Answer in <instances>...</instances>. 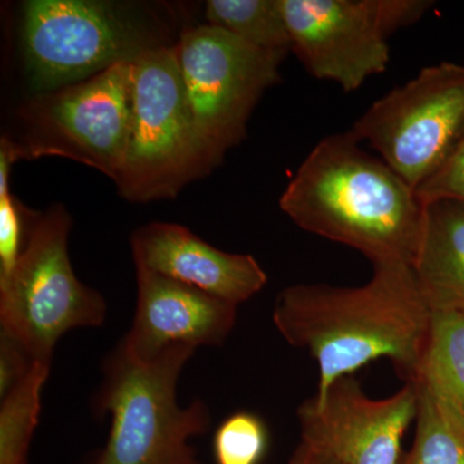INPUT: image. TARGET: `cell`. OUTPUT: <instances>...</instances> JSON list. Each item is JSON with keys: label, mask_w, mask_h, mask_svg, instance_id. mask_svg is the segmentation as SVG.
I'll return each mask as SVG.
<instances>
[{"label": "cell", "mask_w": 464, "mask_h": 464, "mask_svg": "<svg viewBox=\"0 0 464 464\" xmlns=\"http://www.w3.org/2000/svg\"><path fill=\"white\" fill-rule=\"evenodd\" d=\"M362 286L329 284L288 286L275 301V326L290 346L306 351L319 366L315 393L380 359L413 382L429 340L432 311L411 265H373Z\"/></svg>", "instance_id": "cell-1"}, {"label": "cell", "mask_w": 464, "mask_h": 464, "mask_svg": "<svg viewBox=\"0 0 464 464\" xmlns=\"http://www.w3.org/2000/svg\"><path fill=\"white\" fill-rule=\"evenodd\" d=\"M35 360L14 338L0 333V399L29 373Z\"/></svg>", "instance_id": "cell-22"}, {"label": "cell", "mask_w": 464, "mask_h": 464, "mask_svg": "<svg viewBox=\"0 0 464 464\" xmlns=\"http://www.w3.org/2000/svg\"><path fill=\"white\" fill-rule=\"evenodd\" d=\"M206 20L208 25L283 60L292 51L280 0H209Z\"/></svg>", "instance_id": "cell-16"}, {"label": "cell", "mask_w": 464, "mask_h": 464, "mask_svg": "<svg viewBox=\"0 0 464 464\" xmlns=\"http://www.w3.org/2000/svg\"><path fill=\"white\" fill-rule=\"evenodd\" d=\"M51 362L35 360L29 373L2 399L0 464H29V448L41 413L42 391Z\"/></svg>", "instance_id": "cell-18"}, {"label": "cell", "mask_w": 464, "mask_h": 464, "mask_svg": "<svg viewBox=\"0 0 464 464\" xmlns=\"http://www.w3.org/2000/svg\"><path fill=\"white\" fill-rule=\"evenodd\" d=\"M417 409L413 382L390 398L372 399L344 375L298 406L301 444L335 464H399Z\"/></svg>", "instance_id": "cell-11"}, {"label": "cell", "mask_w": 464, "mask_h": 464, "mask_svg": "<svg viewBox=\"0 0 464 464\" xmlns=\"http://www.w3.org/2000/svg\"><path fill=\"white\" fill-rule=\"evenodd\" d=\"M195 348H167L150 360L119 344L103 365L96 398L99 413L110 414L105 448L91 464H201L188 440L209 430V408L200 400L182 408L177 383Z\"/></svg>", "instance_id": "cell-4"}, {"label": "cell", "mask_w": 464, "mask_h": 464, "mask_svg": "<svg viewBox=\"0 0 464 464\" xmlns=\"http://www.w3.org/2000/svg\"><path fill=\"white\" fill-rule=\"evenodd\" d=\"M423 204L439 199L464 201V139L447 163L417 190Z\"/></svg>", "instance_id": "cell-21"}, {"label": "cell", "mask_w": 464, "mask_h": 464, "mask_svg": "<svg viewBox=\"0 0 464 464\" xmlns=\"http://www.w3.org/2000/svg\"><path fill=\"white\" fill-rule=\"evenodd\" d=\"M289 464H335L331 460L326 459L315 451L308 449L306 445L299 444V447L295 449V454H293L292 459Z\"/></svg>", "instance_id": "cell-23"}, {"label": "cell", "mask_w": 464, "mask_h": 464, "mask_svg": "<svg viewBox=\"0 0 464 464\" xmlns=\"http://www.w3.org/2000/svg\"><path fill=\"white\" fill-rule=\"evenodd\" d=\"M292 51L311 75L359 90L386 72L389 39L431 8L423 0H280Z\"/></svg>", "instance_id": "cell-9"}, {"label": "cell", "mask_w": 464, "mask_h": 464, "mask_svg": "<svg viewBox=\"0 0 464 464\" xmlns=\"http://www.w3.org/2000/svg\"><path fill=\"white\" fill-rule=\"evenodd\" d=\"M279 204L302 230L359 250L373 265H413L424 204L351 130L317 142Z\"/></svg>", "instance_id": "cell-2"}, {"label": "cell", "mask_w": 464, "mask_h": 464, "mask_svg": "<svg viewBox=\"0 0 464 464\" xmlns=\"http://www.w3.org/2000/svg\"><path fill=\"white\" fill-rule=\"evenodd\" d=\"M177 52L198 133L219 166L226 152L246 139L250 115L265 92L280 81L283 58L208 24L185 27Z\"/></svg>", "instance_id": "cell-10"}, {"label": "cell", "mask_w": 464, "mask_h": 464, "mask_svg": "<svg viewBox=\"0 0 464 464\" xmlns=\"http://www.w3.org/2000/svg\"><path fill=\"white\" fill-rule=\"evenodd\" d=\"M133 63L60 90L35 94L20 110L18 160L66 158L118 181L132 124Z\"/></svg>", "instance_id": "cell-7"}, {"label": "cell", "mask_w": 464, "mask_h": 464, "mask_svg": "<svg viewBox=\"0 0 464 464\" xmlns=\"http://www.w3.org/2000/svg\"><path fill=\"white\" fill-rule=\"evenodd\" d=\"M72 217L61 204L39 215L16 268L0 283V333L34 360L50 362L67 332L99 328L108 304L76 277L69 256Z\"/></svg>", "instance_id": "cell-6"}, {"label": "cell", "mask_w": 464, "mask_h": 464, "mask_svg": "<svg viewBox=\"0 0 464 464\" xmlns=\"http://www.w3.org/2000/svg\"><path fill=\"white\" fill-rule=\"evenodd\" d=\"M134 264L239 306L255 297L267 275L250 255L224 252L181 225L152 222L134 232Z\"/></svg>", "instance_id": "cell-13"}, {"label": "cell", "mask_w": 464, "mask_h": 464, "mask_svg": "<svg viewBox=\"0 0 464 464\" xmlns=\"http://www.w3.org/2000/svg\"><path fill=\"white\" fill-rule=\"evenodd\" d=\"M11 161L0 160V283L5 282L25 249L39 215L27 210L9 190Z\"/></svg>", "instance_id": "cell-20"}, {"label": "cell", "mask_w": 464, "mask_h": 464, "mask_svg": "<svg viewBox=\"0 0 464 464\" xmlns=\"http://www.w3.org/2000/svg\"><path fill=\"white\" fill-rule=\"evenodd\" d=\"M188 105L177 44L133 63L132 124L115 182L130 203L172 199L215 169Z\"/></svg>", "instance_id": "cell-5"}, {"label": "cell", "mask_w": 464, "mask_h": 464, "mask_svg": "<svg viewBox=\"0 0 464 464\" xmlns=\"http://www.w3.org/2000/svg\"><path fill=\"white\" fill-rule=\"evenodd\" d=\"M137 306L121 344L140 360L174 346H221L237 322V308L186 284L136 266Z\"/></svg>", "instance_id": "cell-12"}, {"label": "cell", "mask_w": 464, "mask_h": 464, "mask_svg": "<svg viewBox=\"0 0 464 464\" xmlns=\"http://www.w3.org/2000/svg\"><path fill=\"white\" fill-rule=\"evenodd\" d=\"M413 273L431 311L464 314V201L424 204Z\"/></svg>", "instance_id": "cell-14"}, {"label": "cell", "mask_w": 464, "mask_h": 464, "mask_svg": "<svg viewBox=\"0 0 464 464\" xmlns=\"http://www.w3.org/2000/svg\"><path fill=\"white\" fill-rule=\"evenodd\" d=\"M267 447V426L250 411H237L226 418L213 438L217 464H258Z\"/></svg>", "instance_id": "cell-19"}, {"label": "cell", "mask_w": 464, "mask_h": 464, "mask_svg": "<svg viewBox=\"0 0 464 464\" xmlns=\"http://www.w3.org/2000/svg\"><path fill=\"white\" fill-rule=\"evenodd\" d=\"M413 445L399 464H464V418L432 391L417 384Z\"/></svg>", "instance_id": "cell-17"}, {"label": "cell", "mask_w": 464, "mask_h": 464, "mask_svg": "<svg viewBox=\"0 0 464 464\" xmlns=\"http://www.w3.org/2000/svg\"><path fill=\"white\" fill-rule=\"evenodd\" d=\"M351 132L415 191L464 139V66L440 63L375 101Z\"/></svg>", "instance_id": "cell-8"}, {"label": "cell", "mask_w": 464, "mask_h": 464, "mask_svg": "<svg viewBox=\"0 0 464 464\" xmlns=\"http://www.w3.org/2000/svg\"><path fill=\"white\" fill-rule=\"evenodd\" d=\"M413 383L464 418V314L432 311L429 340Z\"/></svg>", "instance_id": "cell-15"}, {"label": "cell", "mask_w": 464, "mask_h": 464, "mask_svg": "<svg viewBox=\"0 0 464 464\" xmlns=\"http://www.w3.org/2000/svg\"><path fill=\"white\" fill-rule=\"evenodd\" d=\"M21 42L36 94L81 83L118 63L177 44L149 5L109 0H29Z\"/></svg>", "instance_id": "cell-3"}]
</instances>
